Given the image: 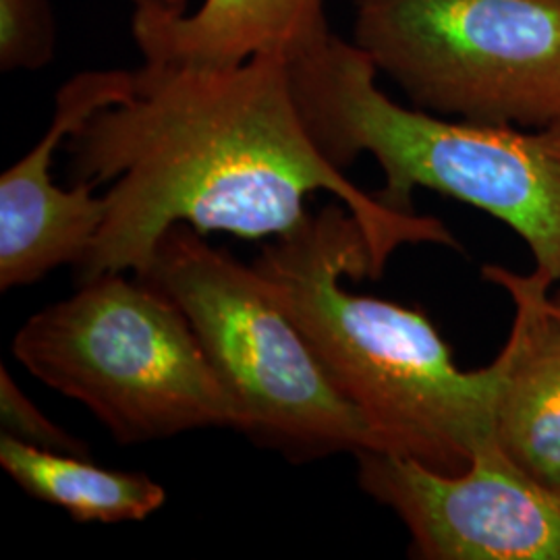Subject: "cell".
I'll return each mask as SVG.
<instances>
[{
	"label": "cell",
	"instance_id": "1",
	"mask_svg": "<svg viewBox=\"0 0 560 560\" xmlns=\"http://www.w3.org/2000/svg\"><path fill=\"white\" fill-rule=\"evenodd\" d=\"M75 183L101 187L108 212L78 282L106 272L145 277L164 233L280 237L328 191L360 222L378 279L400 245L459 241L434 217L399 212L365 194L310 138L284 52L237 65L148 62L129 101L102 108L67 140Z\"/></svg>",
	"mask_w": 560,
	"mask_h": 560
},
{
	"label": "cell",
	"instance_id": "2",
	"mask_svg": "<svg viewBox=\"0 0 560 560\" xmlns=\"http://www.w3.org/2000/svg\"><path fill=\"white\" fill-rule=\"evenodd\" d=\"M254 270L363 413L374 451L455 474L499 444L511 342L490 365L460 370L423 310L349 293L342 279L370 277L372 254L342 201L266 243Z\"/></svg>",
	"mask_w": 560,
	"mask_h": 560
},
{
	"label": "cell",
	"instance_id": "3",
	"mask_svg": "<svg viewBox=\"0 0 560 560\" xmlns=\"http://www.w3.org/2000/svg\"><path fill=\"white\" fill-rule=\"evenodd\" d=\"M378 69L335 36L289 57L293 98L326 161L347 171L361 154L381 164L376 198L413 212L416 189L474 206L520 237L536 272L560 284V122L515 127L441 117L390 101Z\"/></svg>",
	"mask_w": 560,
	"mask_h": 560
},
{
	"label": "cell",
	"instance_id": "4",
	"mask_svg": "<svg viewBox=\"0 0 560 560\" xmlns=\"http://www.w3.org/2000/svg\"><path fill=\"white\" fill-rule=\"evenodd\" d=\"M21 365L88 407L120 444L200 428L240 430V411L177 301L106 272L34 314L13 339Z\"/></svg>",
	"mask_w": 560,
	"mask_h": 560
},
{
	"label": "cell",
	"instance_id": "5",
	"mask_svg": "<svg viewBox=\"0 0 560 560\" xmlns=\"http://www.w3.org/2000/svg\"><path fill=\"white\" fill-rule=\"evenodd\" d=\"M177 301L240 411V432L293 463L374 451L368 420L330 378L254 266L196 229L164 233L145 277Z\"/></svg>",
	"mask_w": 560,
	"mask_h": 560
},
{
	"label": "cell",
	"instance_id": "6",
	"mask_svg": "<svg viewBox=\"0 0 560 560\" xmlns=\"http://www.w3.org/2000/svg\"><path fill=\"white\" fill-rule=\"evenodd\" d=\"M353 44L421 110L560 122V0H355Z\"/></svg>",
	"mask_w": 560,
	"mask_h": 560
},
{
	"label": "cell",
	"instance_id": "7",
	"mask_svg": "<svg viewBox=\"0 0 560 560\" xmlns=\"http://www.w3.org/2000/svg\"><path fill=\"white\" fill-rule=\"evenodd\" d=\"M358 483L388 506L425 560H560V492L494 444L455 474L361 451Z\"/></svg>",
	"mask_w": 560,
	"mask_h": 560
},
{
	"label": "cell",
	"instance_id": "8",
	"mask_svg": "<svg viewBox=\"0 0 560 560\" xmlns=\"http://www.w3.org/2000/svg\"><path fill=\"white\" fill-rule=\"evenodd\" d=\"M136 71H83L67 81L42 140L0 177V289L30 287L62 264L80 266L108 212L92 183L60 189L50 168L60 143L102 108L129 101Z\"/></svg>",
	"mask_w": 560,
	"mask_h": 560
},
{
	"label": "cell",
	"instance_id": "9",
	"mask_svg": "<svg viewBox=\"0 0 560 560\" xmlns=\"http://www.w3.org/2000/svg\"><path fill=\"white\" fill-rule=\"evenodd\" d=\"M483 277L515 303L513 361L502 388L497 442L534 480L560 492V305L536 270L486 266Z\"/></svg>",
	"mask_w": 560,
	"mask_h": 560
},
{
	"label": "cell",
	"instance_id": "10",
	"mask_svg": "<svg viewBox=\"0 0 560 560\" xmlns=\"http://www.w3.org/2000/svg\"><path fill=\"white\" fill-rule=\"evenodd\" d=\"M332 30L326 0H203L183 18L133 15L148 62L237 65L261 52L298 55Z\"/></svg>",
	"mask_w": 560,
	"mask_h": 560
},
{
	"label": "cell",
	"instance_id": "11",
	"mask_svg": "<svg viewBox=\"0 0 560 560\" xmlns=\"http://www.w3.org/2000/svg\"><path fill=\"white\" fill-rule=\"evenodd\" d=\"M0 465L23 492L65 509L80 523L148 520L164 506L166 492L140 471L96 465L90 457L44 451L0 436Z\"/></svg>",
	"mask_w": 560,
	"mask_h": 560
},
{
	"label": "cell",
	"instance_id": "12",
	"mask_svg": "<svg viewBox=\"0 0 560 560\" xmlns=\"http://www.w3.org/2000/svg\"><path fill=\"white\" fill-rule=\"evenodd\" d=\"M57 52L50 0H0V69L38 71Z\"/></svg>",
	"mask_w": 560,
	"mask_h": 560
},
{
	"label": "cell",
	"instance_id": "13",
	"mask_svg": "<svg viewBox=\"0 0 560 560\" xmlns=\"http://www.w3.org/2000/svg\"><path fill=\"white\" fill-rule=\"evenodd\" d=\"M0 425L2 436L25 442L44 451L90 457L85 442L48 420L13 381L7 368L0 370Z\"/></svg>",
	"mask_w": 560,
	"mask_h": 560
},
{
	"label": "cell",
	"instance_id": "14",
	"mask_svg": "<svg viewBox=\"0 0 560 560\" xmlns=\"http://www.w3.org/2000/svg\"><path fill=\"white\" fill-rule=\"evenodd\" d=\"M136 15L148 18H183L187 15L189 0H129Z\"/></svg>",
	"mask_w": 560,
	"mask_h": 560
},
{
	"label": "cell",
	"instance_id": "15",
	"mask_svg": "<svg viewBox=\"0 0 560 560\" xmlns=\"http://www.w3.org/2000/svg\"><path fill=\"white\" fill-rule=\"evenodd\" d=\"M552 298H555V301H557V303H559V305H560V287H559V291H557V293H552Z\"/></svg>",
	"mask_w": 560,
	"mask_h": 560
}]
</instances>
